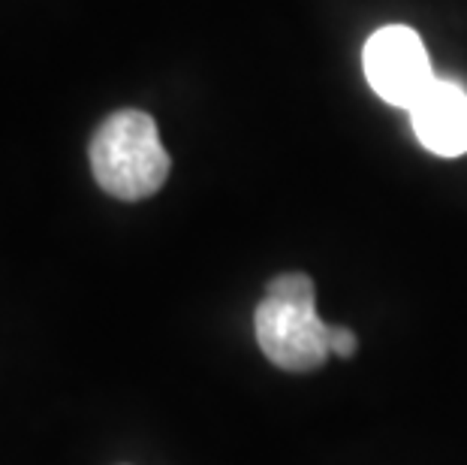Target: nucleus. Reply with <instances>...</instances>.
<instances>
[{
  "label": "nucleus",
  "mask_w": 467,
  "mask_h": 465,
  "mask_svg": "<svg viewBox=\"0 0 467 465\" xmlns=\"http://www.w3.org/2000/svg\"><path fill=\"white\" fill-rule=\"evenodd\" d=\"M88 157L97 185L115 200L127 203L157 194L172 170L154 118L139 109H121L109 115L94 131Z\"/></svg>",
  "instance_id": "obj_1"
},
{
  "label": "nucleus",
  "mask_w": 467,
  "mask_h": 465,
  "mask_svg": "<svg viewBox=\"0 0 467 465\" xmlns=\"http://www.w3.org/2000/svg\"><path fill=\"white\" fill-rule=\"evenodd\" d=\"M314 281L305 272H284L268 281L256 305V342L284 372H314L329 360V330L314 309Z\"/></svg>",
  "instance_id": "obj_2"
},
{
  "label": "nucleus",
  "mask_w": 467,
  "mask_h": 465,
  "mask_svg": "<svg viewBox=\"0 0 467 465\" xmlns=\"http://www.w3.org/2000/svg\"><path fill=\"white\" fill-rule=\"evenodd\" d=\"M368 85L386 103L413 109L437 82L422 37L407 25H386L365 43Z\"/></svg>",
  "instance_id": "obj_3"
},
{
  "label": "nucleus",
  "mask_w": 467,
  "mask_h": 465,
  "mask_svg": "<svg viewBox=\"0 0 467 465\" xmlns=\"http://www.w3.org/2000/svg\"><path fill=\"white\" fill-rule=\"evenodd\" d=\"M413 133L431 154L459 157L467 152V91L459 82L437 79L410 109Z\"/></svg>",
  "instance_id": "obj_4"
},
{
  "label": "nucleus",
  "mask_w": 467,
  "mask_h": 465,
  "mask_svg": "<svg viewBox=\"0 0 467 465\" xmlns=\"http://www.w3.org/2000/svg\"><path fill=\"white\" fill-rule=\"evenodd\" d=\"M329 348L337 357H353L356 354V335L347 326H332L329 330Z\"/></svg>",
  "instance_id": "obj_5"
}]
</instances>
